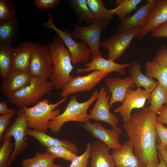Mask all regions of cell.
Instances as JSON below:
<instances>
[{
	"label": "cell",
	"instance_id": "8992f818",
	"mask_svg": "<svg viewBox=\"0 0 167 167\" xmlns=\"http://www.w3.org/2000/svg\"><path fill=\"white\" fill-rule=\"evenodd\" d=\"M48 20L42 24V26L52 29L61 38L70 53L72 64L88 62L91 56V50L88 45L83 41L80 42H76L73 39L71 33L69 31H63L57 28L54 24L51 13L48 14Z\"/></svg>",
	"mask_w": 167,
	"mask_h": 167
},
{
	"label": "cell",
	"instance_id": "7402d4cb",
	"mask_svg": "<svg viewBox=\"0 0 167 167\" xmlns=\"http://www.w3.org/2000/svg\"><path fill=\"white\" fill-rule=\"evenodd\" d=\"M91 143V167H115L109 150L105 143L99 140Z\"/></svg>",
	"mask_w": 167,
	"mask_h": 167
},
{
	"label": "cell",
	"instance_id": "9a60e30c",
	"mask_svg": "<svg viewBox=\"0 0 167 167\" xmlns=\"http://www.w3.org/2000/svg\"><path fill=\"white\" fill-rule=\"evenodd\" d=\"M157 1L158 0H146V3L139 6L133 15L121 20L117 27V33L133 28H142L145 25L150 12Z\"/></svg>",
	"mask_w": 167,
	"mask_h": 167
},
{
	"label": "cell",
	"instance_id": "5bb4252c",
	"mask_svg": "<svg viewBox=\"0 0 167 167\" xmlns=\"http://www.w3.org/2000/svg\"><path fill=\"white\" fill-rule=\"evenodd\" d=\"M80 126L90 132L92 137L105 143L109 150L117 148L122 145L119 140L120 133L115 129H106L98 122L92 123L89 121Z\"/></svg>",
	"mask_w": 167,
	"mask_h": 167
},
{
	"label": "cell",
	"instance_id": "ab89813d",
	"mask_svg": "<svg viewBox=\"0 0 167 167\" xmlns=\"http://www.w3.org/2000/svg\"><path fill=\"white\" fill-rule=\"evenodd\" d=\"M61 2L60 0H35V3L36 7L41 9L54 8Z\"/></svg>",
	"mask_w": 167,
	"mask_h": 167
},
{
	"label": "cell",
	"instance_id": "e0dca14e",
	"mask_svg": "<svg viewBox=\"0 0 167 167\" xmlns=\"http://www.w3.org/2000/svg\"><path fill=\"white\" fill-rule=\"evenodd\" d=\"M167 22V0H158L157 2L150 12L144 26L135 38L140 40L147 34L152 32L159 26Z\"/></svg>",
	"mask_w": 167,
	"mask_h": 167
},
{
	"label": "cell",
	"instance_id": "6da1fadb",
	"mask_svg": "<svg viewBox=\"0 0 167 167\" xmlns=\"http://www.w3.org/2000/svg\"><path fill=\"white\" fill-rule=\"evenodd\" d=\"M157 114L148 107L132 115L123 122V127L134 147L135 155L143 167L152 160H157L155 128Z\"/></svg>",
	"mask_w": 167,
	"mask_h": 167
},
{
	"label": "cell",
	"instance_id": "ac0fdd59",
	"mask_svg": "<svg viewBox=\"0 0 167 167\" xmlns=\"http://www.w3.org/2000/svg\"><path fill=\"white\" fill-rule=\"evenodd\" d=\"M91 61L86 63L84 68H78L76 72L77 74L92 71H101L109 72H116L121 75H125L126 73L125 69L129 67L131 65L129 63L119 64L112 60L106 59L101 55L91 59Z\"/></svg>",
	"mask_w": 167,
	"mask_h": 167
},
{
	"label": "cell",
	"instance_id": "ee69618b",
	"mask_svg": "<svg viewBox=\"0 0 167 167\" xmlns=\"http://www.w3.org/2000/svg\"><path fill=\"white\" fill-rule=\"evenodd\" d=\"M156 145L157 149L159 154L161 156L167 164V152L165 148L162 146L159 142L158 144L156 143Z\"/></svg>",
	"mask_w": 167,
	"mask_h": 167
},
{
	"label": "cell",
	"instance_id": "d590c367",
	"mask_svg": "<svg viewBox=\"0 0 167 167\" xmlns=\"http://www.w3.org/2000/svg\"><path fill=\"white\" fill-rule=\"evenodd\" d=\"M91 143H88L86 144V149L81 155L77 156L71 161L69 167H89L88 160L90 158V151Z\"/></svg>",
	"mask_w": 167,
	"mask_h": 167
},
{
	"label": "cell",
	"instance_id": "836d02e7",
	"mask_svg": "<svg viewBox=\"0 0 167 167\" xmlns=\"http://www.w3.org/2000/svg\"><path fill=\"white\" fill-rule=\"evenodd\" d=\"M14 5L9 0H0V22L16 18Z\"/></svg>",
	"mask_w": 167,
	"mask_h": 167
},
{
	"label": "cell",
	"instance_id": "d4e9b609",
	"mask_svg": "<svg viewBox=\"0 0 167 167\" xmlns=\"http://www.w3.org/2000/svg\"><path fill=\"white\" fill-rule=\"evenodd\" d=\"M19 33L16 18L0 22V44H11L17 40Z\"/></svg>",
	"mask_w": 167,
	"mask_h": 167
},
{
	"label": "cell",
	"instance_id": "1f68e13d",
	"mask_svg": "<svg viewBox=\"0 0 167 167\" xmlns=\"http://www.w3.org/2000/svg\"><path fill=\"white\" fill-rule=\"evenodd\" d=\"M142 1V0H117L115 2L116 7L110 10L112 14L117 15L121 20L128 13L135 10Z\"/></svg>",
	"mask_w": 167,
	"mask_h": 167
},
{
	"label": "cell",
	"instance_id": "d6986e66",
	"mask_svg": "<svg viewBox=\"0 0 167 167\" xmlns=\"http://www.w3.org/2000/svg\"><path fill=\"white\" fill-rule=\"evenodd\" d=\"M32 77L28 72L12 70L2 79L0 85L2 92L7 97L29 84Z\"/></svg>",
	"mask_w": 167,
	"mask_h": 167
},
{
	"label": "cell",
	"instance_id": "603a6c76",
	"mask_svg": "<svg viewBox=\"0 0 167 167\" xmlns=\"http://www.w3.org/2000/svg\"><path fill=\"white\" fill-rule=\"evenodd\" d=\"M27 135L37 140L42 146L46 149L55 146H62L67 148L77 154L78 148L74 143L66 140L61 139L52 137L46 133L28 128L26 130Z\"/></svg>",
	"mask_w": 167,
	"mask_h": 167
},
{
	"label": "cell",
	"instance_id": "4fadbf2b",
	"mask_svg": "<svg viewBox=\"0 0 167 167\" xmlns=\"http://www.w3.org/2000/svg\"><path fill=\"white\" fill-rule=\"evenodd\" d=\"M151 93L140 88H138L135 90L130 89L128 90L122 104L114 111L119 114L122 117L123 122H126L131 118L133 109H140L144 107L147 100L149 99Z\"/></svg>",
	"mask_w": 167,
	"mask_h": 167
},
{
	"label": "cell",
	"instance_id": "7dc6e473",
	"mask_svg": "<svg viewBox=\"0 0 167 167\" xmlns=\"http://www.w3.org/2000/svg\"><path fill=\"white\" fill-rule=\"evenodd\" d=\"M165 149L166 150V151L167 152V145L166 146V147L165 148Z\"/></svg>",
	"mask_w": 167,
	"mask_h": 167
},
{
	"label": "cell",
	"instance_id": "f35d334b",
	"mask_svg": "<svg viewBox=\"0 0 167 167\" xmlns=\"http://www.w3.org/2000/svg\"><path fill=\"white\" fill-rule=\"evenodd\" d=\"M16 112L0 116V139L2 138L4 133L10 123V119L16 114Z\"/></svg>",
	"mask_w": 167,
	"mask_h": 167
},
{
	"label": "cell",
	"instance_id": "d6a6232c",
	"mask_svg": "<svg viewBox=\"0 0 167 167\" xmlns=\"http://www.w3.org/2000/svg\"><path fill=\"white\" fill-rule=\"evenodd\" d=\"M2 142L3 143L0 147V167H7L13 152L15 144L12 142L11 137Z\"/></svg>",
	"mask_w": 167,
	"mask_h": 167
},
{
	"label": "cell",
	"instance_id": "7bdbcfd3",
	"mask_svg": "<svg viewBox=\"0 0 167 167\" xmlns=\"http://www.w3.org/2000/svg\"><path fill=\"white\" fill-rule=\"evenodd\" d=\"M14 112H16L15 110L10 109L8 108L7 104L5 102L0 101V114L1 115Z\"/></svg>",
	"mask_w": 167,
	"mask_h": 167
},
{
	"label": "cell",
	"instance_id": "5b68a950",
	"mask_svg": "<svg viewBox=\"0 0 167 167\" xmlns=\"http://www.w3.org/2000/svg\"><path fill=\"white\" fill-rule=\"evenodd\" d=\"M53 87L52 82L48 79L32 76L29 84L7 98L11 103L17 107H28L41 101Z\"/></svg>",
	"mask_w": 167,
	"mask_h": 167
},
{
	"label": "cell",
	"instance_id": "277c9868",
	"mask_svg": "<svg viewBox=\"0 0 167 167\" xmlns=\"http://www.w3.org/2000/svg\"><path fill=\"white\" fill-rule=\"evenodd\" d=\"M67 97L58 102L50 103L48 99L41 100L34 106L22 107L29 129L46 133L49 122L60 114L59 109H55L65 102Z\"/></svg>",
	"mask_w": 167,
	"mask_h": 167
},
{
	"label": "cell",
	"instance_id": "7c38bea8",
	"mask_svg": "<svg viewBox=\"0 0 167 167\" xmlns=\"http://www.w3.org/2000/svg\"><path fill=\"white\" fill-rule=\"evenodd\" d=\"M111 95L105 86L101 88L96 102L88 114L89 119L96 121H102L110 125L112 129L116 130L120 133L122 130L117 125L119 118L111 113L109 102Z\"/></svg>",
	"mask_w": 167,
	"mask_h": 167
},
{
	"label": "cell",
	"instance_id": "60d3db41",
	"mask_svg": "<svg viewBox=\"0 0 167 167\" xmlns=\"http://www.w3.org/2000/svg\"><path fill=\"white\" fill-rule=\"evenodd\" d=\"M152 35L155 38L167 37V22L156 28L152 32Z\"/></svg>",
	"mask_w": 167,
	"mask_h": 167
},
{
	"label": "cell",
	"instance_id": "f6af8a7d",
	"mask_svg": "<svg viewBox=\"0 0 167 167\" xmlns=\"http://www.w3.org/2000/svg\"><path fill=\"white\" fill-rule=\"evenodd\" d=\"M158 156L160 159V162L157 167H167V164L161 156L159 154H158Z\"/></svg>",
	"mask_w": 167,
	"mask_h": 167
},
{
	"label": "cell",
	"instance_id": "bcb514c9",
	"mask_svg": "<svg viewBox=\"0 0 167 167\" xmlns=\"http://www.w3.org/2000/svg\"><path fill=\"white\" fill-rule=\"evenodd\" d=\"M158 160H152L148 162L146 167H157L158 163Z\"/></svg>",
	"mask_w": 167,
	"mask_h": 167
},
{
	"label": "cell",
	"instance_id": "8fae6325",
	"mask_svg": "<svg viewBox=\"0 0 167 167\" xmlns=\"http://www.w3.org/2000/svg\"><path fill=\"white\" fill-rule=\"evenodd\" d=\"M142 28L137 27L124 31L108 39L101 41L100 47L109 51L108 59L113 61L120 57L130 46L131 42L139 32Z\"/></svg>",
	"mask_w": 167,
	"mask_h": 167
},
{
	"label": "cell",
	"instance_id": "44dd1931",
	"mask_svg": "<svg viewBox=\"0 0 167 167\" xmlns=\"http://www.w3.org/2000/svg\"><path fill=\"white\" fill-rule=\"evenodd\" d=\"M35 44L31 41H23L14 48L12 70L29 72Z\"/></svg>",
	"mask_w": 167,
	"mask_h": 167
},
{
	"label": "cell",
	"instance_id": "52a82bcc",
	"mask_svg": "<svg viewBox=\"0 0 167 167\" xmlns=\"http://www.w3.org/2000/svg\"><path fill=\"white\" fill-rule=\"evenodd\" d=\"M16 117L13 123L5 131L0 141L7 138L12 136L15 140L13 152L10 159L8 166H10L16 156L26 148V130L28 128L25 115L22 108L16 112Z\"/></svg>",
	"mask_w": 167,
	"mask_h": 167
},
{
	"label": "cell",
	"instance_id": "f1b7e54d",
	"mask_svg": "<svg viewBox=\"0 0 167 167\" xmlns=\"http://www.w3.org/2000/svg\"><path fill=\"white\" fill-rule=\"evenodd\" d=\"M13 49L11 44H0V76L2 79L12 70Z\"/></svg>",
	"mask_w": 167,
	"mask_h": 167
},
{
	"label": "cell",
	"instance_id": "83f0119b",
	"mask_svg": "<svg viewBox=\"0 0 167 167\" xmlns=\"http://www.w3.org/2000/svg\"><path fill=\"white\" fill-rule=\"evenodd\" d=\"M88 5L95 18L94 21L109 24L113 15L106 8L101 0H87Z\"/></svg>",
	"mask_w": 167,
	"mask_h": 167
},
{
	"label": "cell",
	"instance_id": "30bf717a",
	"mask_svg": "<svg viewBox=\"0 0 167 167\" xmlns=\"http://www.w3.org/2000/svg\"><path fill=\"white\" fill-rule=\"evenodd\" d=\"M110 74L107 71H94L86 75L73 77L62 90L59 98L90 91Z\"/></svg>",
	"mask_w": 167,
	"mask_h": 167
},
{
	"label": "cell",
	"instance_id": "f546056e",
	"mask_svg": "<svg viewBox=\"0 0 167 167\" xmlns=\"http://www.w3.org/2000/svg\"><path fill=\"white\" fill-rule=\"evenodd\" d=\"M149 101V108L159 114L165 107L163 105L167 103V89L159 84L151 92Z\"/></svg>",
	"mask_w": 167,
	"mask_h": 167
},
{
	"label": "cell",
	"instance_id": "ba28073f",
	"mask_svg": "<svg viewBox=\"0 0 167 167\" xmlns=\"http://www.w3.org/2000/svg\"><path fill=\"white\" fill-rule=\"evenodd\" d=\"M53 64L49 46L35 44L29 72L32 76L48 79L51 75Z\"/></svg>",
	"mask_w": 167,
	"mask_h": 167
},
{
	"label": "cell",
	"instance_id": "4dcf8cb0",
	"mask_svg": "<svg viewBox=\"0 0 167 167\" xmlns=\"http://www.w3.org/2000/svg\"><path fill=\"white\" fill-rule=\"evenodd\" d=\"M146 75L158 80L159 84L167 89V67L155 62L147 61L145 66Z\"/></svg>",
	"mask_w": 167,
	"mask_h": 167
},
{
	"label": "cell",
	"instance_id": "ffe728a7",
	"mask_svg": "<svg viewBox=\"0 0 167 167\" xmlns=\"http://www.w3.org/2000/svg\"><path fill=\"white\" fill-rule=\"evenodd\" d=\"M134 147L129 140L113 149L111 155L117 167H143L134 152Z\"/></svg>",
	"mask_w": 167,
	"mask_h": 167
},
{
	"label": "cell",
	"instance_id": "e575fe53",
	"mask_svg": "<svg viewBox=\"0 0 167 167\" xmlns=\"http://www.w3.org/2000/svg\"><path fill=\"white\" fill-rule=\"evenodd\" d=\"M48 151L54 156L57 158H58L68 161H71L77 155L70 150L62 146H55L46 149Z\"/></svg>",
	"mask_w": 167,
	"mask_h": 167
},
{
	"label": "cell",
	"instance_id": "2e32d148",
	"mask_svg": "<svg viewBox=\"0 0 167 167\" xmlns=\"http://www.w3.org/2000/svg\"><path fill=\"white\" fill-rule=\"evenodd\" d=\"M105 84L111 94L109 102L110 109L116 102L122 103L125 99L128 90L136 87L131 76L129 75L124 79L107 77L105 79Z\"/></svg>",
	"mask_w": 167,
	"mask_h": 167
},
{
	"label": "cell",
	"instance_id": "3957f363",
	"mask_svg": "<svg viewBox=\"0 0 167 167\" xmlns=\"http://www.w3.org/2000/svg\"><path fill=\"white\" fill-rule=\"evenodd\" d=\"M100 91H94L87 100L80 102L76 96H72L64 111L55 117L49 123L48 129L51 132H59L64 124L69 122H77L85 123L89 121L88 111L96 100Z\"/></svg>",
	"mask_w": 167,
	"mask_h": 167
},
{
	"label": "cell",
	"instance_id": "484cf974",
	"mask_svg": "<svg viewBox=\"0 0 167 167\" xmlns=\"http://www.w3.org/2000/svg\"><path fill=\"white\" fill-rule=\"evenodd\" d=\"M56 158L54 156L47 151L43 153L37 152L32 158L23 160L21 165L22 167H62L61 165L54 163Z\"/></svg>",
	"mask_w": 167,
	"mask_h": 167
},
{
	"label": "cell",
	"instance_id": "9c48e42d",
	"mask_svg": "<svg viewBox=\"0 0 167 167\" xmlns=\"http://www.w3.org/2000/svg\"><path fill=\"white\" fill-rule=\"evenodd\" d=\"M108 24L94 21L87 26H75L72 36L81 39L88 45L91 51V59L101 55L100 50L101 34Z\"/></svg>",
	"mask_w": 167,
	"mask_h": 167
},
{
	"label": "cell",
	"instance_id": "8d00e7d4",
	"mask_svg": "<svg viewBox=\"0 0 167 167\" xmlns=\"http://www.w3.org/2000/svg\"><path fill=\"white\" fill-rule=\"evenodd\" d=\"M155 128L160 140L159 142L165 148L167 145V128L163 124L157 121L155 124Z\"/></svg>",
	"mask_w": 167,
	"mask_h": 167
},
{
	"label": "cell",
	"instance_id": "7a4b0ae2",
	"mask_svg": "<svg viewBox=\"0 0 167 167\" xmlns=\"http://www.w3.org/2000/svg\"><path fill=\"white\" fill-rule=\"evenodd\" d=\"M48 46L53 64L50 78L51 82L56 89L62 90L73 77L71 74L74 69L72 57L62 40L57 35Z\"/></svg>",
	"mask_w": 167,
	"mask_h": 167
},
{
	"label": "cell",
	"instance_id": "cb8c5ba5",
	"mask_svg": "<svg viewBox=\"0 0 167 167\" xmlns=\"http://www.w3.org/2000/svg\"><path fill=\"white\" fill-rule=\"evenodd\" d=\"M141 67L140 63L137 62H133L129 67L131 77L136 87H143L144 90L151 92L159 83L144 75L141 71Z\"/></svg>",
	"mask_w": 167,
	"mask_h": 167
},
{
	"label": "cell",
	"instance_id": "74e56055",
	"mask_svg": "<svg viewBox=\"0 0 167 167\" xmlns=\"http://www.w3.org/2000/svg\"><path fill=\"white\" fill-rule=\"evenodd\" d=\"M152 62L167 67V47L163 45L157 51Z\"/></svg>",
	"mask_w": 167,
	"mask_h": 167
},
{
	"label": "cell",
	"instance_id": "b9f144b4",
	"mask_svg": "<svg viewBox=\"0 0 167 167\" xmlns=\"http://www.w3.org/2000/svg\"><path fill=\"white\" fill-rule=\"evenodd\" d=\"M166 106L160 112L156 118V121L167 125V103Z\"/></svg>",
	"mask_w": 167,
	"mask_h": 167
},
{
	"label": "cell",
	"instance_id": "4316f807",
	"mask_svg": "<svg viewBox=\"0 0 167 167\" xmlns=\"http://www.w3.org/2000/svg\"><path fill=\"white\" fill-rule=\"evenodd\" d=\"M69 6L75 12L80 23L85 22L90 24L94 21V16L87 0H71Z\"/></svg>",
	"mask_w": 167,
	"mask_h": 167
}]
</instances>
